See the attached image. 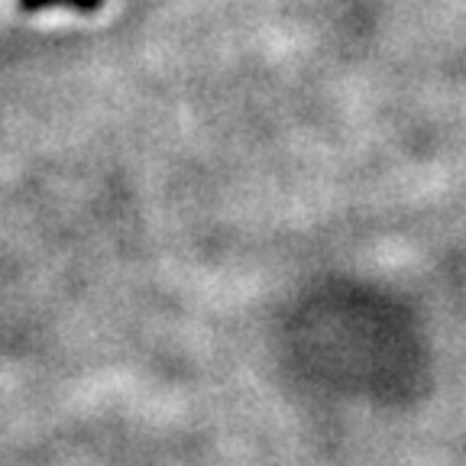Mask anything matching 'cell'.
I'll use <instances>...</instances> for the list:
<instances>
[{
	"label": "cell",
	"instance_id": "cell-1",
	"mask_svg": "<svg viewBox=\"0 0 466 466\" xmlns=\"http://www.w3.org/2000/svg\"><path fill=\"white\" fill-rule=\"evenodd\" d=\"M107 0H16L23 14H43V10H72V14H97Z\"/></svg>",
	"mask_w": 466,
	"mask_h": 466
}]
</instances>
